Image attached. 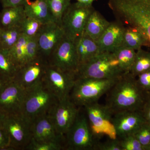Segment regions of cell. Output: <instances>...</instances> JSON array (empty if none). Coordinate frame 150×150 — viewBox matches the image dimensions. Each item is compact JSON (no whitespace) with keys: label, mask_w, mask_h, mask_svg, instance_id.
<instances>
[{"label":"cell","mask_w":150,"mask_h":150,"mask_svg":"<svg viewBox=\"0 0 150 150\" xmlns=\"http://www.w3.org/2000/svg\"><path fill=\"white\" fill-rule=\"evenodd\" d=\"M148 92L131 73L121 75L107 93L105 105L112 114L124 110H142Z\"/></svg>","instance_id":"1"},{"label":"cell","mask_w":150,"mask_h":150,"mask_svg":"<svg viewBox=\"0 0 150 150\" xmlns=\"http://www.w3.org/2000/svg\"><path fill=\"white\" fill-rule=\"evenodd\" d=\"M108 4L116 21L139 30L150 46V0H108Z\"/></svg>","instance_id":"2"},{"label":"cell","mask_w":150,"mask_h":150,"mask_svg":"<svg viewBox=\"0 0 150 150\" xmlns=\"http://www.w3.org/2000/svg\"><path fill=\"white\" fill-rule=\"evenodd\" d=\"M118 78H76L70 94V98L79 107H83L86 105L97 102L101 96L109 91Z\"/></svg>","instance_id":"3"},{"label":"cell","mask_w":150,"mask_h":150,"mask_svg":"<svg viewBox=\"0 0 150 150\" xmlns=\"http://www.w3.org/2000/svg\"><path fill=\"white\" fill-rule=\"evenodd\" d=\"M58 101L43 82L25 90L21 113L30 123L49 112Z\"/></svg>","instance_id":"4"},{"label":"cell","mask_w":150,"mask_h":150,"mask_svg":"<svg viewBox=\"0 0 150 150\" xmlns=\"http://www.w3.org/2000/svg\"><path fill=\"white\" fill-rule=\"evenodd\" d=\"M112 52L99 53L79 69L76 78L115 79L124 74Z\"/></svg>","instance_id":"5"},{"label":"cell","mask_w":150,"mask_h":150,"mask_svg":"<svg viewBox=\"0 0 150 150\" xmlns=\"http://www.w3.org/2000/svg\"><path fill=\"white\" fill-rule=\"evenodd\" d=\"M98 142L86 115L80 111L74 123L65 134V148L69 150H95Z\"/></svg>","instance_id":"6"},{"label":"cell","mask_w":150,"mask_h":150,"mask_svg":"<svg viewBox=\"0 0 150 150\" xmlns=\"http://www.w3.org/2000/svg\"><path fill=\"white\" fill-rule=\"evenodd\" d=\"M93 133L98 140L106 137L108 139L117 138L112 123V113L105 105L98 102L83 106Z\"/></svg>","instance_id":"7"},{"label":"cell","mask_w":150,"mask_h":150,"mask_svg":"<svg viewBox=\"0 0 150 150\" xmlns=\"http://www.w3.org/2000/svg\"><path fill=\"white\" fill-rule=\"evenodd\" d=\"M95 9L77 2L71 3L65 11L61 24L67 37L75 41L84 31L89 16Z\"/></svg>","instance_id":"8"},{"label":"cell","mask_w":150,"mask_h":150,"mask_svg":"<svg viewBox=\"0 0 150 150\" xmlns=\"http://www.w3.org/2000/svg\"><path fill=\"white\" fill-rule=\"evenodd\" d=\"M31 124L21 114L5 116L2 126L9 138L12 150L26 149L32 139Z\"/></svg>","instance_id":"9"},{"label":"cell","mask_w":150,"mask_h":150,"mask_svg":"<svg viewBox=\"0 0 150 150\" xmlns=\"http://www.w3.org/2000/svg\"><path fill=\"white\" fill-rule=\"evenodd\" d=\"M49 64L63 71L76 76L79 60L75 41L65 35L48 59Z\"/></svg>","instance_id":"10"},{"label":"cell","mask_w":150,"mask_h":150,"mask_svg":"<svg viewBox=\"0 0 150 150\" xmlns=\"http://www.w3.org/2000/svg\"><path fill=\"white\" fill-rule=\"evenodd\" d=\"M76 75L61 71L49 64L42 82L58 100L70 97Z\"/></svg>","instance_id":"11"},{"label":"cell","mask_w":150,"mask_h":150,"mask_svg":"<svg viewBox=\"0 0 150 150\" xmlns=\"http://www.w3.org/2000/svg\"><path fill=\"white\" fill-rule=\"evenodd\" d=\"M80 109L69 98L58 100L48 112L58 134L65 138V134L76 121Z\"/></svg>","instance_id":"12"},{"label":"cell","mask_w":150,"mask_h":150,"mask_svg":"<svg viewBox=\"0 0 150 150\" xmlns=\"http://www.w3.org/2000/svg\"><path fill=\"white\" fill-rule=\"evenodd\" d=\"M25 93L13 80L9 81L0 91V112L5 116L21 114Z\"/></svg>","instance_id":"13"},{"label":"cell","mask_w":150,"mask_h":150,"mask_svg":"<svg viewBox=\"0 0 150 150\" xmlns=\"http://www.w3.org/2000/svg\"><path fill=\"white\" fill-rule=\"evenodd\" d=\"M49 63L40 56L19 69L13 79L25 90L30 88L43 81Z\"/></svg>","instance_id":"14"},{"label":"cell","mask_w":150,"mask_h":150,"mask_svg":"<svg viewBox=\"0 0 150 150\" xmlns=\"http://www.w3.org/2000/svg\"><path fill=\"white\" fill-rule=\"evenodd\" d=\"M65 35L60 23L54 21L43 25L38 36L40 56L48 60Z\"/></svg>","instance_id":"15"},{"label":"cell","mask_w":150,"mask_h":150,"mask_svg":"<svg viewBox=\"0 0 150 150\" xmlns=\"http://www.w3.org/2000/svg\"><path fill=\"white\" fill-rule=\"evenodd\" d=\"M112 123L117 138L134 134L146 120L142 110H124L112 115Z\"/></svg>","instance_id":"16"},{"label":"cell","mask_w":150,"mask_h":150,"mask_svg":"<svg viewBox=\"0 0 150 150\" xmlns=\"http://www.w3.org/2000/svg\"><path fill=\"white\" fill-rule=\"evenodd\" d=\"M31 131V140L34 142L59 143L62 144L65 142V138L58 134L48 113L38 117L32 121Z\"/></svg>","instance_id":"17"},{"label":"cell","mask_w":150,"mask_h":150,"mask_svg":"<svg viewBox=\"0 0 150 150\" xmlns=\"http://www.w3.org/2000/svg\"><path fill=\"white\" fill-rule=\"evenodd\" d=\"M125 26L117 21L110 24L97 42L100 53L113 52L122 44Z\"/></svg>","instance_id":"18"},{"label":"cell","mask_w":150,"mask_h":150,"mask_svg":"<svg viewBox=\"0 0 150 150\" xmlns=\"http://www.w3.org/2000/svg\"><path fill=\"white\" fill-rule=\"evenodd\" d=\"M74 41L79 68L100 53L97 43L84 31Z\"/></svg>","instance_id":"19"},{"label":"cell","mask_w":150,"mask_h":150,"mask_svg":"<svg viewBox=\"0 0 150 150\" xmlns=\"http://www.w3.org/2000/svg\"><path fill=\"white\" fill-rule=\"evenodd\" d=\"M23 6L26 16L43 24L55 21L46 0H28Z\"/></svg>","instance_id":"20"},{"label":"cell","mask_w":150,"mask_h":150,"mask_svg":"<svg viewBox=\"0 0 150 150\" xmlns=\"http://www.w3.org/2000/svg\"><path fill=\"white\" fill-rule=\"evenodd\" d=\"M110 24V22L95 9L88 19L84 32L97 43Z\"/></svg>","instance_id":"21"},{"label":"cell","mask_w":150,"mask_h":150,"mask_svg":"<svg viewBox=\"0 0 150 150\" xmlns=\"http://www.w3.org/2000/svg\"><path fill=\"white\" fill-rule=\"evenodd\" d=\"M26 16L23 6L3 8L0 12V26H18Z\"/></svg>","instance_id":"22"},{"label":"cell","mask_w":150,"mask_h":150,"mask_svg":"<svg viewBox=\"0 0 150 150\" xmlns=\"http://www.w3.org/2000/svg\"><path fill=\"white\" fill-rule=\"evenodd\" d=\"M147 45L149 43L146 38L139 30L130 26H125L121 46L137 51L142 46Z\"/></svg>","instance_id":"23"},{"label":"cell","mask_w":150,"mask_h":150,"mask_svg":"<svg viewBox=\"0 0 150 150\" xmlns=\"http://www.w3.org/2000/svg\"><path fill=\"white\" fill-rule=\"evenodd\" d=\"M28 39V38L22 34L16 43L8 51L11 59L18 69L28 63L26 48Z\"/></svg>","instance_id":"24"},{"label":"cell","mask_w":150,"mask_h":150,"mask_svg":"<svg viewBox=\"0 0 150 150\" xmlns=\"http://www.w3.org/2000/svg\"><path fill=\"white\" fill-rule=\"evenodd\" d=\"M21 34L20 25L7 27L0 26V48L8 51L16 43Z\"/></svg>","instance_id":"25"},{"label":"cell","mask_w":150,"mask_h":150,"mask_svg":"<svg viewBox=\"0 0 150 150\" xmlns=\"http://www.w3.org/2000/svg\"><path fill=\"white\" fill-rule=\"evenodd\" d=\"M112 53L118 59L123 72H131L136 57V51L131 48L120 46Z\"/></svg>","instance_id":"26"},{"label":"cell","mask_w":150,"mask_h":150,"mask_svg":"<svg viewBox=\"0 0 150 150\" xmlns=\"http://www.w3.org/2000/svg\"><path fill=\"white\" fill-rule=\"evenodd\" d=\"M18 70V69L11 59L8 51L0 48V75L9 81L13 80Z\"/></svg>","instance_id":"27"},{"label":"cell","mask_w":150,"mask_h":150,"mask_svg":"<svg viewBox=\"0 0 150 150\" xmlns=\"http://www.w3.org/2000/svg\"><path fill=\"white\" fill-rule=\"evenodd\" d=\"M150 69V51L142 48L136 51V57L131 72L137 77L141 73Z\"/></svg>","instance_id":"28"},{"label":"cell","mask_w":150,"mask_h":150,"mask_svg":"<svg viewBox=\"0 0 150 150\" xmlns=\"http://www.w3.org/2000/svg\"><path fill=\"white\" fill-rule=\"evenodd\" d=\"M43 24L34 19L26 16L20 25L22 34L28 38L37 37Z\"/></svg>","instance_id":"29"},{"label":"cell","mask_w":150,"mask_h":150,"mask_svg":"<svg viewBox=\"0 0 150 150\" xmlns=\"http://www.w3.org/2000/svg\"><path fill=\"white\" fill-rule=\"evenodd\" d=\"M55 21L61 24L65 11L71 4V0H46Z\"/></svg>","instance_id":"30"},{"label":"cell","mask_w":150,"mask_h":150,"mask_svg":"<svg viewBox=\"0 0 150 150\" xmlns=\"http://www.w3.org/2000/svg\"><path fill=\"white\" fill-rule=\"evenodd\" d=\"M133 134L143 145L145 150H150V123L145 121Z\"/></svg>","instance_id":"31"},{"label":"cell","mask_w":150,"mask_h":150,"mask_svg":"<svg viewBox=\"0 0 150 150\" xmlns=\"http://www.w3.org/2000/svg\"><path fill=\"white\" fill-rule=\"evenodd\" d=\"M119 139L121 150H145L143 145L133 134Z\"/></svg>","instance_id":"32"},{"label":"cell","mask_w":150,"mask_h":150,"mask_svg":"<svg viewBox=\"0 0 150 150\" xmlns=\"http://www.w3.org/2000/svg\"><path fill=\"white\" fill-rule=\"evenodd\" d=\"M64 149L63 145L59 143H38L31 140L26 147L30 150H61Z\"/></svg>","instance_id":"33"},{"label":"cell","mask_w":150,"mask_h":150,"mask_svg":"<svg viewBox=\"0 0 150 150\" xmlns=\"http://www.w3.org/2000/svg\"><path fill=\"white\" fill-rule=\"evenodd\" d=\"M26 48L28 63L40 56L38 42V36L32 38H28Z\"/></svg>","instance_id":"34"},{"label":"cell","mask_w":150,"mask_h":150,"mask_svg":"<svg viewBox=\"0 0 150 150\" xmlns=\"http://www.w3.org/2000/svg\"><path fill=\"white\" fill-rule=\"evenodd\" d=\"M96 150H121L120 140L118 138L108 139L105 142H98Z\"/></svg>","instance_id":"35"},{"label":"cell","mask_w":150,"mask_h":150,"mask_svg":"<svg viewBox=\"0 0 150 150\" xmlns=\"http://www.w3.org/2000/svg\"><path fill=\"white\" fill-rule=\"evenodd\" d=\"M137 78L141 87L145 91L150 92V69L140 74Z\"/></svg>","instance_id":"36"},{"label":"cell","mask_w":150,"mask_h":150,"mask_svg":"<svg viewBox=\"0 0 150 150\" xmlns=\"http://www.w3.org/2000/svg\"><path fill=\"white\" fill-rule=\"evenodd\" d=\"M12 150L7 133L3 126H0V150Z\"/></svg>","instance_id":"37"},{"label":"cell","mask_w":150,"mask_h":150,"mask_svg":"<svg viewBox=\"0 0 150 150\" xmlns=\"http://www.w3.org/2000/svg\"><path fill=\"white\" fill-rule=\"evenodd\" d=\"M142 111L145 120L148 123H150V92H148Z\"/></svg>","instance_id":"38"},{"label":"cell","mask_w":150,"mask_h":150,"mask_svg":"<svg viewBox=\"0 0 150 150\" xmlns=\"http://www.w3.org/2000/svg\"><path fill=\"white\" fill-rule=\"evenodd\" d=\"M28 0H0L2 8L24 6Z\"/></svg>","instance_id":"39"},{"label":"cell","mask_w":150,"mask_h":150,"mask_svg":"<svg viewBox=\"0 0 150 150\" xmlns=\"http://www.w3.org/2000/svg\"><path fill=\"white\" fill-rule=\"evenodd\" d=\"M72 1V0H71ZM77 2L86 6H93V3L97 0H75Z\"/></svg>","instance_id":"40"},{"label":"cell","mask_w":150,"mask_h":150,"mask_svg":"<svg viewBox=\"0 0 150 150\" xmlns=\"http://www.w3.org/2000/svg\"><path fill=\"white\" fill-rule=\"evenodd\" d=\"M10 81L0 75V91Z\"/></svg>","instance_id":"41"},{"label":"cell","mask_w":150,"mask_h":150,"mask_svg":"<svg viewBox=\"0 0 150 150\" xmlns=\"http://www.w3.org/2000/svg\"><path fill=\"white\" fill-rule=\"evenodd\" d=\"M5 117V116L3 115L1 112H0V126H2L3 122H4Z\"/></svg>","instance_id":"42"}]
</instances>
